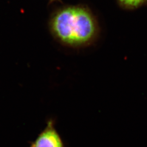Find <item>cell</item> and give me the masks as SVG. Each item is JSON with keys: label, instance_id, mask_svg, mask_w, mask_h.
Masks as SVG:
<instances>
[{"label": "cell", "instance_id": "cell-2", "mask_svg": "<svg viewBox=\"0 0 147 147\" xmlns=\"http://www.w3.org/2000/svg\"><path fill=\"white\" fill-rule=\"evenodd\" d=\"M30 147H65L62 137L55 127V121L50 118L46 127L31 143Z\"/></svg>", "mask_w": 147, "mask_h": 147}, {"label": "cell", "instance_id": "cell-3", "mask_svg": "<svg viewBox=\"0 0 147 147\" xmlns=\"http://www.w3.org/2000/svg\"><path fill=\"white\" fill-rule=\"evenodd\" d=\"M121 7L126 9H135L147 2V0H118Z\"/></svg>", "mask_w": 147, "mask_h": 147}, {"label": "cell", "instance_id": "cell-4", "mask_svg": "<svg viewBox=\"0 0 147 147\" xmlns=\"http://www.w3.org/2000/svg\"><path fill=\"white\" fill-rule=\"evenodd\" d=\"M56 1H58V0H50V2H53Z\"/></svg>", "mask_w": 147, "mask_h": 147}, {"label": "cell", "instance_id": "cell-1", "mask_svg": "<svg viewBox=\"0 0 147 147\" xmlns=\"http://www.w3.org/2000/svg\"><path fill=\"white\" fill-rule=\"evenodd\" d=\"M53 35L69 47L87 46L98 34L97 21L89 9L83 5H69L54 13L50 21Z\"/></svg>", "mask_w": 147, "mask_h": 147}]
</instances>
